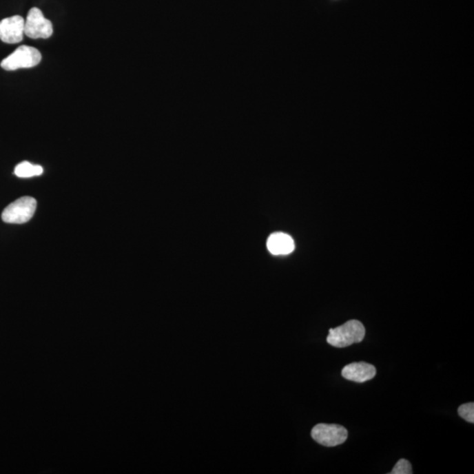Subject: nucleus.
<instances>
[{
  "label": "nucleus",
  "instance_id": "nucleus-1",
  "mask_svg": "<svg viewBox=\"0 0 474 474\" xmlns=\"http://www.w3.org/2000/svg\"><path fill=\"white\" fill-rule=\"evenodd\" d=\"M364 336L366 329L363 323L357 320H351L338 328L329 329L327 342L334 347L344 348L361 342L364 340Z\"/></svg>",
  "mask_w": 474,
  "mask_h": 474
},
{
  "label": "nucleus",
  "instance_id": "nucleus-2",
  "mask_svg": "<svg viewBox=\"0 0 474 474\" xmlns=\"http://www.w3.org/2000/svg\"><path fill=\"white\" fill-rule=\"evenodd\" d=\"M41 60L40 51L30 46H21L8 57L2 60V68L6 70L33 68Z\"/></svg>",
  "mask_w": 474,
  "mask_h": 474
},
{
  "label": "nucleus",
  "instance_id": "nucleus-3",
  "mask_svg": "<svg viewBox=\"0 0 474 474\" xmlns=\"http://www.w3.org/2000/svg\"><path fill=\"white\" fill-rule=\"evenodd\" d=\"M37 203L34 198L25 196L15 200L5 208L2 220L6 223L22 224L28 223L34 216Z\"/></svg>",
  "mask_w": 474,
  "mask_h": 474
},
{
  "label": "nucleus",
  "instance_id": "nucleus-4",
  "mask_svg": "<svg viewBox=\"0 0 474 474\" xmlns=\"http://www.w3.org/2000/svg\"><path fill=\"white\" fill-rule=\"evenodd\" d=\"M313 440L326 447H335L344 444L348 437V431L338 424H320L311 431Z\"/></svg>",
  "mask_w": 474,
  "mask_h": 474
},
{
  "label": "nucleus",
  "instance_id": "nucleus-5",
  "mask_svg": "<svg viewBox=\"0 0 474 474\" xmlns=\"http://www.w3.org/2000/svg\"><path fill=\"white\" fill-rule=\"evenodd\" d=\"M24 32L32 39H47L53 34V25L44 17L39 8H34L25 19Z\"/></svg>",
  "mask_w": 474,
  "mask_h": 474
},
{
  "label": "nucleus",
  "instance_id": "nucleus-6",
  "mask_svg": "<svg viewBox=\"0 0 474 474\" xmlns=\"http://www.w3.org/2000/svg\"><path fill=\"white\" fill-rule=\"evenodd\" d=\"M25 20L21 16L14 15L0 21V40L3 43L15 44L23 40Z\"/></svg>",
  "mask_w": 474,
  "mask_h": 474
},
{
  "label": "nucleus",
  "instance_id": "nucleus-7",
  "mask_svg": "<svg viewBox=\"0 0 474 474\" xmlns=\"http://www.w3.org/2000/svg\"><path fill=\"white\" fill-rule=\"evenodd\" d=\"M375 375L376 368L373 364L364 363V362L348 364L342 371V376L344 379L358 383L373 380Z\"/></svg>",
  "mask_w": 474,
  "mask_h": 474
},
{
  "label": "nucleus",
  "instance_id": "nucleus-8",
  "mask_svg": "<svg viewBox=\"0 0 474 474\" xmlns=\"http://www.w3.org/2000/svg\"><path fill=\"white\" fill-rule=\"evenodd\" d=\"M296 245L293 239L287 234H272L268 238L267 248L274 255H287L293 251Z\"/></svg>",
  "mask_w": 474,
  "mask_h": 474
},
{
  "label": "nucleus",
  "instance_id": "nucleus-9",
  "mask_svg": "<svg viewBox=\"0 0 474 474\" xmlns=\"http://www.w3.org/2000/svg\"><path fill=\"white\" fill-rule=\"evenodd\" d=\"M43 169L40 165H35L30 162L19 163L14 169V174L19 178H28L43 174Z\"/></svg>",
  "mask_w": 474,
  "mask_h": 474
},
{
  "label": "nucleus",
  "instance_id": "nucleus-10",
  "mask_svg": "<svg viewBox=\"0 0 474 474\" xmlns=\"http://www.w3.org/2000/svg\"><path fill=\"white\" fill-rule=\"evenodd\" d=\"M459 415L464 419V420L473 424L474 422V404L473 402L466 403V404L461 405L457 409Z\"/></svg>",
  "mask_w": 474,
  "mask_h": 474
},
{
  "label": "nucleus",
  "instance_id": "nucleus-11",
  "mask_svg": "<svg viewBox=\"0 0 474 474\" xmlns=\"http://www.w3.org/2000/svg\"><path fill=\"white\" fill-rule=\"evenodd\" d=\"M412 466L409 461L402 459L397 462L390 474H411Z\"/></svg>",
  "mask_w": 474,
  "mask_h": 474
}]
</instances>
